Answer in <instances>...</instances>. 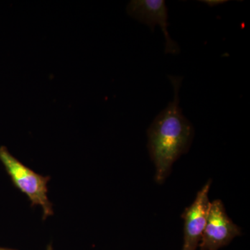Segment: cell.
Segmentation results:
<instances>
[{"label":"cell","instance_id":"1","mask_svg":"<svg viewBox=\"0 0 250 250\" xmlns=\"http://www.w3.org/2000/svg\"><path fill=\"white\" fill-rule=\"evenodd\" d=\"M174 98L156 117L147 131L148 149L156 167V182L162 184L174 162L191 146L194 129L179 107V92L182 77L168 76Z\"/></svg>","mask_w":250,"mask_h":250},{"label":"cell","instance_id":"2","mask_svg":"<svg viewBox=\"0 0 250 250\" xmlns=\"http://www.w3.org/2000/svg\"><path fill=\"white\" fill-rule=\"evenodd\" d=\"M0 161L18 188L24 192L32 204L39 205L43 210L44 218L53 214L47 197L49 177L36 173L15 158L5 146L0 147Z\"/></svg>","mask_w":250,"mask_h":250},{"label":"cell","instance_id":"3","mask_svg":"<svg viewBox=\"0 0 250 250\" xmlns=\"http://www.w3.org/2000/svg\"><path fill=\"white\" fill-rule=\"evenodd\" d=\"M241 235V228L229 218L221 200L210 202L207 223L199 244L200 250H218Z\"/></svg>","mask_w":250,"mask_h":250},{"label":"cell","instance_id":"4","mask_svg":"<svg viewBox=\"0 0 250 250\" xmlns=\"http://www.w3.org/2000/svg\"><path fill=\"white\" fill-rule=\"evenodd\" d=\"M128 14L131 17L146 24L154 31L158 25L165 36L166 54H177L180 52L179 45L171 39L169 34L168 14L165 1L164 0H132L127 6Z\"/></svg>","mask_w":250,"mask_h":250},{"label":"cell","instance_id":"5","mask_svg":"<svg viewBox=\"0 0 250 250\" xmlns=\"http://www.w3.org/2000/svg\"><path fill=\"white\" fill-rule=\"evenodd\" d=\"M211 182L208 181L197 192L195 201L184 210V246L182 250H196L205 229L210 202L208 200Z\"/></svg>","mask_w":250,"mask_h":250},{"label":"cell","instance_id":"6","mask_svg":"<svg viewBox=\"0 0 250 250\" xmlns=\"http://www.w3.org/2000/svg\"><path fill=\"white\" fill-rule=\"evenodd\" d=\"M201 1L206 4L208 5L210 7H213V6H217V5L224 4L228 1H225V0H205V1Z\"/></svg>","mask_w":250,"mask_h":250},{"label":"cell","instance_id":"7","mask_svg":"<svg viewBox=\"0 0 250 250\" xmlns=\"http://www.w3.org/2000/svg\"><path fill=\"white\" fill-rule=\"evenodd\" d=\"M47 250H54L53 248H52V247L51 246H49L47 247Z\"/></svg>","mask_w":250,"mask_h":250},{"label":"cell","instance_id":"8","mask_svg":"<svg viewBox=\"0 0 250 250\" xmlns=\"http://www.w3.org/2000/svg\"><path fill=\"white\" fill-rule=\"evenodd\" d=\"M0 250H14L4 249V248H0Z\"/></svg>","mask_w":250,"mask_h":250}]
</instances>
